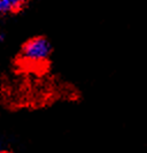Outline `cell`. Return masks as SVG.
Returning <instances> with one entry per match:
<instances>
[{
	"label": "cell",
	"instance_id": "4",
	"mask_svg": "<svg viewBox=\"0 0 147 153\" xmlns=\"http://www.w3.org/2000/svg\"><path fill=\"white\" fill-rule=\"evenodd\" d=\"M0 153H12V152H9V151H0Z\"/></svg>",
	"mask_w": 147,
	"mask_h": 153
},
{
	"label": "cell",
	"instance_id": "2",
	"mask_svg": "<svg viewBox=\"0 0 147 153\" xmlns=\"http://www.w3.org/2000/svg\"><path fill=\"white\" fill-rule=\"evenodd\" d=\"M25 0H0V14H7L18 10Z\"/></svg>",
	"mask_w": 147,
	"mask_h": 153
},
{
	"label": "cell",
	"instance_id": "3",
	"mask_svg": "<svg viewBox=\"0 0 147 153\" xmlns=\"http://www.w3.org/2000/svg\"><path fill=\"white\" fill-rule=\"evenodd\" d=\"M2 39H4V35H2V32H0V43L2 42Z\"/></svg>",
	"mask_w": 147,
	"mask_h": 153
},
{
	"label": "cell",
	"instance_id": "1",
	"mask_svg": "<svg viewBox=\"0 0 147 153\" xmlns=\"http://www.w3.org/2000/svg\"><path fill=\"white\" fill-rule=\"evenodd\" d=\"M52 51L49 42L44 37H35L29 39L22 47L21 55L23 60L30 63H41L46 61Z\"/></svg>",
	"mask_w": 147,
	"mask_h": 153
}]
</instances>
